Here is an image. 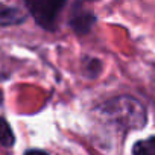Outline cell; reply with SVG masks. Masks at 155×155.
Instances as JSON below:
<instances>
[{
    "instance_id": "1",
    "label": "cell",
    "mask_w": 155,
    "mask_h": 155,
    "mask_svg": "<svg viewBox=\"0 0 155 155\" xmlns=\"http://www.w3.org/2000/svg\"><path fill=\"white\" fill-rule=\"evenodd\" d=\"M99 111L122 131L141 129L146 125V110L134 97L122 96L105 102Z\"/></svg>"
},
{
    "instance_id": "2",
    "label": "cell",
    "mask_w": 155,
    "mask_h": 155,
    "mask_svg": "<svg viewBox=\"0 0 155 155\" xmlns=\"http://www.w3.org/2000/svg\"><path fill=\"white\" fill-rule=\"evenodd\" d=\"M64 2H28L26 6L34 15L35 21L44 29H55L59 11L64 8Z\"/></svg>"
},
{
    "instance_id": "3",
    "label": "cell",
    "mask_w": 155,
    "mask_h": 155,
    "mask_svg": "<svg viewBox=\"0 0 155 155\" xmlns=\"http://www.w3.org/2000/svg\"><path fill=\"white\" fill-rule=\"evenodd\" d=\"M93 21H94V17L87 12V11H79L76 12L74 17L70 20V26H73V29L78 32V34H85L90 31V28L93 26Z\"/></svg>"
},
{
    "instance_id": "4",
    "label": "cell",
    "mask_w": 155,
    "mask_h": 155,
    "mask_svg": "<svg viewBox=\"0 0 155 155\" xmlns=\"http://www.w3.org/2000/svg\"><path fill=\"white\" fill-rule=\"evenodd\" d=\"M26 15L18 8H5L0 6V26H9V25H18L25 21Z\"/></svg>"
},
{
    "instance_id": "5",
    "label": "cell",
    "mask_w": 155,
    "mask_h": 155,
    "mask_svg": "<svg viewBox=\"0 0 155 155\" xmlns=\"http://www.w3.org/2000/svg\"><path fill=\"white\" fill-rule=\"evenodd\" d=\"M134 155H155V137L140 140L132 147Z\"/></svg>"
},
{
    "instance_id": "6",
    "label": "cell",
    "mask_w": 155,
    "mask_h": 155,
    "mask_svg": "<svg viewBox=\"0 0 155 155\" xmlns=\"http://www.w3.org/2000/svg\"><path fill=\"white\" fill-rule=\"evenodd\" d=\"M0 144L5 146V147H11L14 144L12 129L3 117H0Z\"/></svg>"
},
{
    "instance_id": "7",
    "label": "cell",
    "mask_w": 155,
    "mask_h": 155,
    "mask_svg": "<svg viewBox=\"0 0 155 155\" xmlns=\"http://www.w3.org/2000/svg\"><path fill=\"white\" fill-rule=\"evenodd\" d=\"M25 155H49V153H46V152H43V150H28Z\"/></svg>"
},
{
    "instance_id": "8",
    "label": "cell",
    "mask_w": 155,
    "mask_h": 155,
    "mask_svg": "<svg viewBox=\"0 0 155 155\" xmlns=\"http://www.w3.org/2000/svg\"><path fill=\"white\" fill-rule=\"evenodd\" d=\"M0 99H2V93H0Z\"/></svg>"
}]
</instances>
